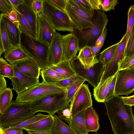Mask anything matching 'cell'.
<instances>
[{
	"mask_svg": "<svg viewBox=\"0 0 134 134\" xmlns=\"http://www.w3.org/2000/svg\"><path fill=\"white\" fill-rule=\"evenodd\" d=\"M103 103L114 134L134 133L132 106L125 104L119 96H114Z\"/></svg>",
	"mask_w": 134,
	"mask_h": 134,
	"instance_id": "6da1fadb",
	"label": "cell"
},
{
	"mask_svg": "<svg viewBox=\"0 0 134 134\" xmlns=\"http://www.w3.org/2000/svg\"><path fill=\"white\" fill-rule=\"evenodd\" d=\"M108 20L102 9L95 10L92 18L93 25L92 27L81 31L74 30L72 32L78 39L80 50L85 47H91L95 45L98 38L106 28Z\"/></svg>",
	"mask_w": 134,
	"mask_h": 134,
	"instance_id": "7a4b0ae2",
	"label": "cell"
},
{
	"mask_svg": "<svg viewBox=\"0 0 134 134\" xmlns=\"http://www.w3.org/2000/svg\"><path fill=\"white\" fill-rule=\"evenodd\" d=\"M21 46L30 57L40 68L46 69L49 62V46L36 38L21 32Z\"/></svg>",
	"mask_w": 134,
	"mask_h": 134,
	"instance_id": "3957f363",
	"label": "cell"
},
{
	"mask_svg": "<svg viewBox=\"0 0 134 134\" xmlns=\"http://www.w3.org/2000/svg\"><path fill=\"white\" fill-rule=\"evenodd\" d=\"M35 113L30 103L13 101L3 113L0 114V128L4 130L18 125L32 117Z\"/></svg>",
	"mask_w": 134,
	"mask_h": 134,
	"instance_id": "277c9868",
	"label": "cell"
},
{
	"mask_svg": "<svg viewBox=\"0 0 134 134\" xmlns=\"http://www.w3.org/2000/svg\"><path fill=\"white\" fill-rule=\"evenodd\" d=\"M32 111L35 113L41 111L54 116L55 114L69 107L66 99V91L49 95L30 103Z\"/></svg>",
	"mask_w": 134,
	"mask_h": 134,
	"instance_id": "5b68a950",
	"label": "cell"
},
{
	"mask_svg": "<svg viewBox=\"0 0 134 134\" xmlns=\"http://www.w3.org/2000/svg\"><path fill=\"white\" fill-rule=\"evenodd\" d=\"M42 14L55 30L73 31L72 24L66 13L55 7L47 0H43Z\"/></svg>",
	"mask_w": 134,
	"mask_h": 134,
	"instance_id": "8992f818",
	"label": "cell"
},
{
	"mask_svg": "<svg viewBox=\"0 0 134 134\" xmlns=\"http://www.w3.org/2000/svg\"><path fill=\"white\" fill-rule=\"evenodd\" d=\"M65 12L72 24L74 30L79 31L92 27V17L74 0H68Z\"/></svg>",
	"mask_w": 134,
	"mask_h": 134,
	"instance_id": "52a82bcc",
	"label": "cell"
},
{
	"mask_svg": "<svg viewBox=\"0 0 134 134\" xmlns=\"http://www.w3.org/2000/svg\"><path fill=\"white\" fill-rule=\"evenodd\" d=\"M65 91L55 84H48L42 82L27 90L18 94L15 101L20 103H30L50 94Z\"/></svg>",
	"mask_w": 134,
	"mask_h": 134,
	"instance_id": "ba28073f",
	"label": "cell"
},
{
	"mask_svg": "<svg viewBox=\"0 0 134 134\" xmlns=\"http://www.w3.org/2000/svg\"><path fill=\"white\" fill-rule=\"evenodd\" d=\"M76 75L86 80L95 88L98 84L105 66L100 62L93 66L86 68L81 64L77 56L70 61Z\"/></svg>",
	"mask_w": 134,
	"mask_h": 134,
	"instance_id": "9c48e42d",
	"label": "cell"
},
{
	"mask_svg": "<svg viewBox=\"0 0 134 134\" xmlns=\"http://www.w3.org/2000/svg\"><path fill=\"white\" fill-rule=\"evenodd\" d=\"M126 42V33L123 35L110 60L105 66L99 82L114 75L119 70L120 64L124 57Z\"/></svg>",
	"mask_w": 134,
	"mask_h": 134,
	"instance_id": "30bf717a",
	"label": "cell"
},
{
	"mask_svg": "<svg viewBox=\"0 0 134 134\" xmlns=\"http://www.w3.org/2000/svg\"><path fill=\"white\" fill-rule=\"evenodd\" d=\"M134 91V68H127L117 73L114 96H127Z\"/></svg>",
	"mask_w": 134,
	"mask_h": 134,
	"instance_id": "8fae6325",
	"label": "cell"
},
{
	"mask_svg": "<svg viewBox=\"0 0 134 134\" xmlns=\"http://www.w3.org/2000/svg\"><path fill=\"white\" fill-rule=\"evenodd\" d=\"M92 105L91 95L87 84H83L70 102L69 107L72 117L78 113Z\"/></svg>",
	"mask_w": 134,
	"mask_h": 134,
	"instance_id": "7c38bea8",
	"label": "cell"
},
{
	"mask_svg": "<svg viewBox=\"0 0 134 134\" xmlns=\"http://www.w3.org/2000/svg\"><path fill=\"white\" fill-rule=\"evenodd\" d=\"M14 76L9 78L11 85L18 94L24 92L40 83L38 79L29 77L22 73L14 65H12Z\"/></svg>",
	"mask_w": 134,
	"mask_h": 134,
	"instance_id": "4fadbf2b",
	"label": "cell"
},
{
	"mask_svg": "<svg viewBox=\"0 0 134 134\" xmlns=\"http://www.w3.org/2000/svg\"><path fill=\"white\" fill-rule=\"evenodd\" d=\"M37 16V39L49 46L57 32L42 13Z\"/></svg>",
	"mask_w": 134,
	"mask_h": 134,
	"instance_id": "5bb4252c",
	"label": "cell"
},
{
	"mask_svg": "<svg viewBox=\"0 0 134 134\" xmlns=\"http://www.w3.org/2000/svg\"><path fill=\"white\" fill-rule=\"evenodd\" d=\"M64 60H72L79 51L78 40L72 32L62 35Z\"/></svg>",
	"mask_w": 134,
	"mask_h": 134,
	"instance_id": "9a60e30c",
	"label": "cell"
},
{
	"mask_svg": "<svg viewBox=\"0 0 134 134\" xmlns=\"http://www.w3.org/2000/svg\"><path fill=\"white\" fill-rule=\"evenodd\" d=\"M32 0H24L23 2L17 8H13L17 10L26 19L37 39V16L32 7Z\"/></svg>",
	"mask_w": 134,
	"mask_h": 134,
	"instance_id": "2e32d148",
	"label": "cell"
},
{
	"mask_svg": "<svg viewBox=\"0 0 134 134\" xmlns=\"http://www.w3.org/2000/svg\"><path fill=\"white\" fill-rule=\"evenodd\" d=\"M49 62L56 65L64 60L62 35L56 32L49 46Z\"/></svg>",
	"mask_w": 134,
	"mask_h": 134,
	"instance_id": "e0dca14e",
	"label": "cell"
},
{
	"mask_svg": "<svg viewBox=\"0 0 134 134\" xmlns=\"http://www.w3.org/2000/svg\"><path fill=\"white\" fill-rule=\"evenodd\" d=\"M13 65L24 74L39 79L41 69L30 58L18 61Z\"/></svg>",
	"mask_w": 134,
	"mask_h": 134,
	"instance_id": "ac0fdd59",
	"label": "cell"
},
{
	"mask_svg": "<svg viewBox=\"0 0 134 134\" xmlns=\"http://www.w3.org/2000/svg\"><path fill=\"white\" fill-rule=\"evenodd\" d=\"M3 21L10 42L14 48L21 44V32L19 28L6 17L0 14Z\"/></svg>",
	"mask_w": 134,
	"mask_h": 134,
	"instance_id": "d6986e66",
	"label": "cell"
},
{
	"mask_svg": "<svg viewBox=\"0 0 134 134\" xmlns=\"http://www.w3.org/2000/svg\"><path fill=\"white\" fill-rule=\"evenodd\" d=\"M84 117L87 132H95L97 133L100 127L99 117L97 113L92 106L85 110Z\"/></svg>",
	"mask_w": 134,
	"mask_h": 134,
	"instance_id": "ffe728a7",
	"label": "cell"
},
{
	"mask_svg": "<svg viewBox=\"0 0 134 134\" xmlns=\"http://www.w3.org/2000/svg\"><path fill=\"white\" fill-rule=\"evenodd\" d=\"M54 123L53 116L49 115L47 117L24 127L27 131L51 132Z\"/></svg>",
	"mask_w": 134,
	"mask_h": 134,
	"instance_id": "44dd1931",
	"label": "cell"
},
{
	"mask_svg": "<svg viewBox=\"0 0 134 134\" xmlns=\"http://www.w3.org/2000/svg\"><path fill=\"white\" fill-rule=\"evenodd\" d=\"M85 110L79 112L72 117L68 123L69 127L75 134H88L84 117Z\"/></svg>",
	"mask_w": 134,
	"mask_h": 134,
	"instance_id": "7402d4cb",
	"label": "cell"
},
{
	"mask_svg": "<svg viewBox=\"0 0 134 134\" xmlns=\"http://www.w3.org/2000/svg\"><path fill=\"white\" fill-rule=\"evenodd\" d=\"M77 57L81 64L86 68H90L94 66L99 61L96 56H94L91 47L86 46L80 50Z\"/></svg>",
	"mask_w": 134,
	"mask_h": 134,
	"instance_id": "603a6c76",
	"label": "cell"
},
{
	"mask_svg": "<svg viewBox=\"0 0 134 134\" xmlns=\"http://www.w3.org/2000/svg\"><path fill=\"white\" fill-rule=\"evenodd\" d=\"M4 57L9 64H14L18 61L30 58L21 45L13 48L6 54Z\"/></svg>",
	"mask_w": 134,
	"mask_h": 134,
	"instance_id": "cb8c5ba5",
	"label": "cell"
},
{
	"mask_svg": "<svg viewBox=\"0 0 134 134\" xmlns=\"http://www.w3.org/2000/svg\"><path fill=\"white\" fill-rule=\"evenodd\" d=\"M113 77H109L102 82H99L96 87L94 88V97L98 102L103 103L105 101Z\"/></svg>",
	"mask_w": 134,
	"mask_h": 134,
	"instance_id": "d4e9b609",
	"label": "cell"
},
{
	"mask_svg": "<svg viewBox=\"0 0 134 134\" xmlns=\"http://www.w3.org/2000/svg\"><path fill=\"white\" fill-rule=\"evenodd\" d=\"M55 71L65 79L76 75L72 68L70 61L64 60L56 65H51L49 67Z\"/></svg>",
	"mask_w": 134,
	"mask_h": 134,
	"instance_id": "484cf974",
	"label": "cell"
},
{
	"mask_svg": "<svg viewBox=\"0 0 134 134\" xmlns=\"http://www.w3.org/2000/svg\"><path fill=\"white\" fill-rule=\"evenodd\" d=\"M0 56L6 54L14 48L10 42L5 24L2 19L0 21Z\"/></svg>",
	"mask_w": 134,
	"mask_h": 134,
	"instance_id": "4316f807",
	"label": "cell"
},
{
	"mask_svg": "<svg viewBox=\"0 0 134 134\" xmlns=\"http://www.w3.org/2000/svg\"><path fill=\"white\" fill-rule=\"evenodd\" d=\"M42 82L48 84H55L57 81L65 79L55 71L48 67L40 71Z\"/></svg>",
	"mask_w": 134,
	"mask_h": 134,
	"instance_id": "83f0119b",
	"label": "cell"
},
{
	"mask_svg": "<svg viewBox=\"0 0 134 134\" xmlns=\"http://www.w3.org/2000/svg\"><path fill=\"white\" fill-rule=\"evenodd\" d=\"M53 116L54 123L51 131L52 134H75L57 115H55Z\"/></svg>",
	"mask_w": 134,
	"mask_h": 134,
	"instance_id": "f1b7e54d",
	"label": "cell"
},
{
	"mask_svg": "<svg viewBox=\"0 0 134 134\" xmlns=\"http://www.w3.org/2000/svg\"><path fill=\"white\" fill-rule=\"evenodd\" d=\"M12 90L10 88H7L0 93V114H3L12 102L13 96Z\"/></svg>",
	"mask_w": 134,
	"mask_h": 134,
	"instance_id": "f546056e",
	"label": "cell"
},
{
	"mask_svg": "<svg viewBox=\"0 0 134 134\" xmlns=\"http://www.w3.org/2000/svg\"><path fill=\"white\" fill-rule=\"evenodd\" d=\"M85 81V80L78 77L76 80L66 90V99L68 104H69L76 92Z\"/></svg>",
	"mask_w": 134,
	"mask_h": 134,
	"instance_id": "4dcf8cb0",
	"label": "cell"
},
{
	"mask_svg": "<svg viewBox=\"0 0 134 134\" xmlns=\"http://www.w3.org/2000/svg\"><path fill=\"white\" fill-rule=\"evenodd\" d=\"M119 43V42L108 47L100 53L98 60L105 66L112 58Z\"/></svg>",
	"mask_w": 134,
	"mask_h": 134,
	"instance_id": "1f68e13d",
	"label": "cell"
},
{
	"mask_svg": "<svg viewBox=\"0 0 134 134\" xmlns=\"http://www.w3.org/2000/svg\"><path fill=\"white\" fill-rule=\"evenodd\" d=\"M0 76L9 79L14 76L12 65L8 64L3 57L0 58Z\"/></svg>",
	"mask_w": 134,
	"mask_h": 134,
	"instance_id": "d6a6232c",
	"label": "cell"
},
{
	"mask_svg": "<svg viewBox=\"0 0 134 134\" xmlns=\"http://www.w3.org/2000/svg\"><path fill=\"white\" fill-rule=\"evenodd\" d=\"M15 10L18 14L19 21V28L21 32L36 38L31 27L27 20L16 9Z\"/></svg>",
	"mask_w": 134,
	"mask_h": 134,
	"instance_id": "836d02e7",
	"label": "cell"
},
{
	"mask_svg": "<svg viewBox=\"0 0 134 134\" xmlns=\"http://www.w3.org/2000/svg\"><path fill=\"white\" fill-rule=\"evenodd\" d=\"M49 115H44L41 113L37 114L32 117L29 118L22 122L13 126L5 129H9L13 128H19L23 129L28 125L34 123L40 120L48 117Z\"/></svg>",
	"mask_w": 134,
	"mask_h": 134,
	"instance_id": "e575fe53",
	"label": "cell"
},
{
	"mask_svg": "<svg viewBox=\"0 0 134 134\" xmlns=\"http://www.w3.org/2000/svg\"><path fill=\"white\" fill-rule=\"evenodd\" d=\"M127 30L126 32V45L134 26V5L130 7L128 11Z\"/></svg>",
	"mask_w": 134,
	"mask_h": 134,
	"instance_id": "d590c367",
	"label": "cell"
},
{
	"mask_svg": "<svg viewBox=\"0 0 134 134\" xmlns=\"http://www.w3.org/2000/svg\"><path fill=\"white\" fill-rule=\"evenodd\" d=\"M100 5L102 9L104 12H109L111 10H114L115 7L118 2V0H100Z\"/></svg>",
	"mask_w": 134,
	"mask_h": 134,
	"instance_id": "8d00e7d4",
	"label": "cell"
},
{
	"mask_svg": "<svg viewBox=\"0 0 134 134\" xmlns=\"http://www.w3.org/2000/svg\"><path fill=\"white\" fill-rule=\"evenodd\" d=\"M78 77L76 75L64 79L57 81L55 84L58 87L65 90L76 80Z\"/></svg>",
	"mask_w": 134,
	"mask_h": 134,
	"instance_id": "74e56055",
	"label": "cell"
},
{
	"mask_svg": "<svg viewBox=\"0 0 134 134\" xmlns=\"http://www.w3.org/2000/svg\"><path fill=\"white\" fill-rule=\"evenodd\" d=\"M134 54V26L126 46L124 57Z\"/></svg>",
	"mask_w": 134,
	"mask_h": 134,
	"instance_id": "f35d334b",
	"label": "cell"
},
{
	"mask_svg": "<svg viewBox=\"0 0 134 134\" xmlns=\"http://www.w3.org/2000/svg\"><path fill=\"white\" fill-rule=\"evenodd\" d=\"M84 10L92 17L94 13V10L91 8L87 0H74Z\"/></svg>",
	"mask_w": 134,
	"mask_h": 134,
	"instance_id": "ab89813d",
	"label": "cell"
},
{
	"mask_svg": "<svg viewBox=\"0 0 134 134\" xmlns=\"http://www.w3.org/2000/svg\"><path fill=\"white\" fill-rule=\"evenodd\" d=\"M13 9L8 0H0V10L1 14L9 13Z\"/></svg>",
	"mask_w": 134,
	"mask_h": 134,
	"instance_id": "60d3db41",
	"label": "cell"
},
{
	"mask_svg": "<svg viewBox=\"0 0 134 134\" xmlns=\"http://www.w3.org/2000/svg\"><path fill=\"white\" fill-rule=\"evenodd\" d=\"M134 63V54L125 56L121 62L119 70L127 68Z\"/></svg>",
	"mask_w": 134,
	"mask_h": 134,
	"instance_id": "b9f144b4",
	"label": "cell"
},
{
	"mask_svg": "<svg viewBox=\"0 0 134 134\" xmlns=\"http://www.w3.org/2000/svg\"><path fill=\"white\" fill-rule=\"evenodd\" d=\"M57 113L58 116L61 119L68 123L72 118L71 111L70 108L64 109Z\"/></svg>",
	"mask_w": 134,
	"mask_h": 134,
	"instance_id": "7bdbcfd3",
	"label": "cell"
},
{
	"mask_svg": "<svg viewBox=\"0 0 134 134\" xmlns=\"http://www.w3.org/2000/svg\"><path fill=\"white\" fill-rule=\"evenodd\" d=\"M55 7L64 12H65L68 0H47Z\"/></svg>",
	"mask_w": 134,
	"mask_h": 134,
	"instance_id": "ee69618b",
	"label": "cell"
},
{
	"mask_svg": "<svg viewBox=\"0 0 134 134\" xmlns=\"http://www.w3.org/2000/svg\"><path fill=\"white\" fill-rule=\"evenodd\" d=\"M117 74V73L113 77L112 79L109 87L108 92L106 97L105 101L110 99L112 98L114 96Z\"/></svg>",
	"mask_w": 134,
	"mask_h": 134,
	"instance_id": "f6af8a7d",
	"label": "cell"
},
{
	"mask_svg": "<svg viewBox=\"0 0 134 134\" xmlns=\"http://www.w3.org/2000/svg\"><path fill=\"white\" fill-rule=\"evenodd\" d=\"M43 0H32L31 3L32 7L37 14L42 13Z\"/></svg>",
	"mask_w": 134,
	"mask_h": 134,
	"instance_id": "bcb514c9",
	"label": "cell"
},
{
	"mask_svg": "<svg viewBox=\"0 0 134 134\" xmlns=\"http://www.w3.org/2000/svg\"><path fill=\"white\" fill-rule=\"evenodd\" d=\"M2 15L6 17L19 28V21L18 14L15 9L13 8L12 10L9 13Z\"/></svg>",
	"mask_w": 134,
	"mask_h": 134,
	"instance_id": "7dc6e473",
	"label": "cell"
},
{
	"mask_svg": "<svg viewBox=\"0 0 134 134\" xmlns=\"http://www.w3.org/2000/svg\"><path fill=\"white\" fill-rule=\"evenodd\" d=\"M23 129L22 128H16L3 130L5 134H24Z\"/></svg>",
	"mask_w": 134,
	"mask_h": 134,
	"instance_id": "c3c4849f",
	"label": "cell"
},
{
	"mask_svg": "<svg viewBox=\"0 0 134 134\" xmlns=\"http://www.w3.org/2000/svg\"><path fill=\"white\" fill-rule=\"evenodd\" d=\"M94 10H100L102 9L100 6V0H87Z\"/></svg>",
	"mask_w": 134,
	"mask_h": 134,
	"instance_id": "681fc988",
	"label": "cell"
},
{
	"mask_svg": "<svg viewBox=\"0 0 134 134\" xmlns=\"http://www.w3.org/2000/svg\"><path fill=\"white\" fill-rule=\"evenodd\" d=\"M107 31V29L106 28L98 38L96 42L95 45H101L102 46H103L104 41L106 37Z\"/></svg>",
	"mask_w": 134,
	"mask_h": 134,
	"instance_id": "f907efd6",
	"label": "cell"
},
{
	"mask_svg": "<svg viewBox=\"0 0 134 134\" xmlns=\"http://www.w3.org/2000/svg\"><path fill=\"white\" fill-rule=\"evenodd\" d=\"M125 104L131 106L134 105V95L128 97H121Z\"/></svg>",
	"mask_w": 134,
	"mask_h": 134,
	"instance_id": "816d5d0a",
	"label": "cell"
},
{
	"mask_svg": "<svg viewBox=\"0 0 134 134\" xmlns=\"http://www.w3.org/2000/svg\"><path fill=\"white\" fill-rule=\"evenodd\" d=\"M7 83L4 77L0 76V93L7 88Z\"/></svg>",
	"mask_w": 134,
	"mask_h": 134,
	"instance_id": "f5cc1de1",
	"label": "cell"
},
{
	"mask_svg": "<svg viewBox=\"0 0 134 134\" xmlns=\"http://www.w3.org/2000/svg\"><path fill=\"white\" fill-rule=\"evenodd\" d=\"M102 46L101 45H96L91 47L92 53L94 56H96V54L100 51Z\"/></svg>",
	"mask_w": 134,
	"mask_h": 134,
	"instance_id": "db71d44e",
	"label": "cell"
},
{
	"mask_svg": "<svg viewBox=\"0 0 134 134\" xmlns=\"http://www.w3.org/2000/svg\"><path fill=\"white\" fill-rule=\"evenodd\" d=\"M8 0L13 7L15 8H17L24 1V0Z\"/></svg>",
	"mask_w": 134,
	"mask_h": 134,
	"instance_id": "11a10c76",
	"label": "cell"
},
{
	"mask_svg": "<svg viewBox=\"0 0 134 134\" xmlns=\"http://www.w3.org/2000/svg\"><path fill=\"white\" fill-rule=\"evenodd\" d=\"M27 134H52L51 132H39L32 131H27Z\"/></svg>",
	"mask_w": 134,
	"mask_h": 134,
	"instance_id": "9f6ffc18",
	"label": "cell"
},
{
	"mask_svg": "<svg viewBox=\"0 0 134 134\" xmlns=\"http://www.w3.org/2000/svg\"><path fill=\"white\" fill-rule=\"evenodd\" d=\"M0 134H5L3 130L0 128Z\"/></svg>",
	"mask_w": 134,
	"mask_h": 134,
	"instance_id": "6f0895ef",
	"label": "cell"
},
{
	"mask_svg": "<svg viewBox=\"0 0 134 134\" xmlns=\"http://www.w3.org/2000/svg\"><path fill=\"white\" fill-rule=\"evenodd\" d=\"M127 68H134V63L131 66H130L129 67Z\"/></svg>",
	"mask_w": 134,
	"mask_h": 134,
	"instance_id": "680465c9",
	"label": "cell"
},
{
	"mask_svg": "<svg viewBox=\"0 0 134 134\" xmlns=\"http://www.w3.org/2000/svg\"><path fill=\"white\" fill-rule=\"evenodd\" d=\"M134 134V133H133V134Z\"/></svg>",
	"mask_w": 134,
	"mask_h": 134,
	"instance_id": "91938a15",
	"label": "cell"
},
{
	"mask_svg": "<svg viewBox=\"0 0 134 134\" xmlns=\"http://www.w3.org/2000/svg\"></svg>",
	"mask_w": 134,
	"mask_h": 134,
	"instance_id": "94428289",
	"label": "cell"
}]
</instances>
